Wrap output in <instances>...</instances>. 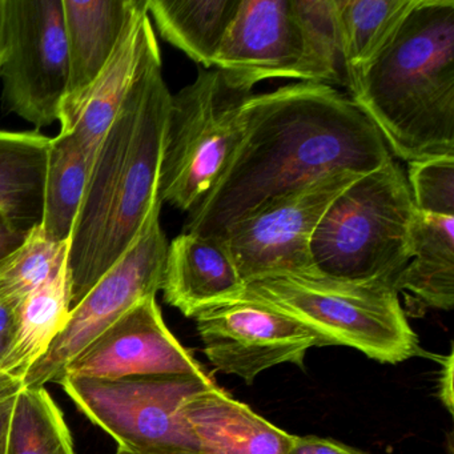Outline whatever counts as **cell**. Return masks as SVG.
I'll list each match as a JSON object with an SVG mask.
<instances>
[{
	"instance_id": "14",
	"label": "cell",
	"mask_w": 454,
	"mask_h": 454,
	"mask_svg": "<svg viewBox=\"0 0 454 454\" xmlns=\"http://www.w3.org/2000/svg\"><path fill=\"white\" fill-rule=\"evenodd\" d=\"M160 49L147 7L137 12L119 41L113 57L92 82L59 134L70 137L84 153L97 156L103 137L118 115L145 62Z\"/></svg>"
},
{
	"instance_id": "13",
	"label": "cell",
	"mask_w": 454,
	"mask_h": 454,
	"mask_svg": "<svg viewBox=\"0 0 454 454\" xmlns=\"http://www.w3.org/2000/svg\"><path fill=\"white\" fill-rule=\"evenodd\" d=\"M158 374L208 373L169 331L156 297H147L79 352L59 381L65 376L116 380Z\"/></svg>"
},
{
	"instance_id": "4",
	"label": "cell",
	"mask_w": 454,
	"mask_h": 454,
	"mask_svg": "<svg viewBox=\"0 0 454 454\" xmlns=\"http://www.w3.org/2000/svg\"><path fill=\"white\" fill-rule=\"evenodd\" d=\"M214 68L249 91L270 79L345 86L334 0H240Z\"/></svg>"
},
{
	"instance_id": "28",
	"label": "cell",
	"mask_w": 454,
	"mask_h": 454,
	"mask_svg": "<svg viewBox=\"0 0 454 454\" xmlns=\"http://www.w3.org/2000/svg\"><path fill=\"white\" fill-rule=\"evenodd\" d=\"M288 454H368L332 438L318 435H294Z\"/></svg>"
},
{
	"instance_id": "12",
	"label": "cell",
	"mask_w": 454,
	"mask_h": 454,
	"mask_svg": "<svg viewBox=\"0 0 454 454\" xmlns=\"http://www.w3.org/2000/svg\"><path fill=\"white\" fill-rule=\"evenodd\" d=\"M195 320L209 363L248 385L281 364L304 368L308 350L318 345L316 334L299 321L246 297L208 308Z\"/></svg>"
},
{
	"instance_id": "3",
	"label": "cell",
	"mask_w": 454,
	"mask_h": 454,
	"mask_svg": "<svg viewBox=\"0 0 454 454\" xmlns=\"http://www.w3.org/2000/svg\"><path fill=\"white\" fill-rule=\"evenodd\" d=\"M347 87L392 156H454V0H416Z\"/></svg>"
},
{
	"instance_id": "24",
	"label": "cell",
	"mask_w": 454,
	"mask_h": 454,
	"mask_svg": "<svg viewBox=\"0 0 454 454\" xmlns=\"http://www.w3.org/2000/svg\"><path fill=\"white\" fill-rule=\"evenodd\" d=\"M4 454H75L65 417L44 387H23L18 395Z\"/></svg>"
},
{
	"instance_id": "16",
	"label": "cell",
	"mask_w": 454,
	"mask_h": 454,
	"mask_svg": "<svg viewBox=\"0 0 454 454\" xmlns=\"http://www.w3.org/2000/svg\"><path fill=\"white\" fill-rule=\"evenodd\" d=\"M147 0H63L70 79L59 123L73 115L92 82L113 57L127 26Z\"/></svg>"
},
{
	"instance_id": "22",
	"label": "cell",
	"mask_w": 454,
	"mask_h": 454,
	"mask_svg": "<svg viewBox=\"0 0 454 454\" xmlns=\"http://www.w3.org/2000/svg\"><path fill=\"white\" fill-rule=\"evenodd\" d=\"M416 0H334L345 86L384 49Z\"/></svg>"
},
{
	"instance_id": "26",
	"label": "cell",
	"mask_w": 454,
	"mask_h": 454,
	"mask_svg": "<svg viewBox=\"0 0 454 454\" xmlns=\"http://www.w3.org/2000/svg\"><path fill=\"white\" fill-rule=\"evenodd\" d=\"M405 175L416 211L454 216V156L409 161Z\"/></svg>"
},
{
	"instance_id": "31",
	"label": "cell",
	"mask_w": 454,
	"mask_h": 454,
	"mask_svg": "<svg viewBox=\"0 0 454 454\" xmlns=\"http://www.w3.org/2000/svg\"><path fill=\"white\" fill-rule=\"evenodd\" d=\"M453 371L454 356L451 350L449 355L441 358L440 379H438V397L442 401L449 413H453L454 409Z\"/></svg>"
},
{
	"instance_id": "15",
	"label": "cell",
	"mask_w": 454,
	"mask_h": 454,
	"mask_svg": "<svg viewBox=\"0 0 454 454\" xmlns=\"http://www.w3.org/2000/svg\"><path fill=\"white\" fill-rule=\"evenodd\" d=\"M246 283L220 239L185 233L168 244L163 291L167 304L185 317L238 300Z\"/></svg>"
},
{
	"instance_id": "9",
	"label": "cell",
	"mask_w": 454,
	"mask_h": 454,
	"mask_svg": "<svg viewBox=\"0 0 454 454\" xmlns=\"http://www.w3.org/2000/svg\"><path fill=\"white\" fill-rule=\"evenodd\" d=\"M4 99L42 129L59 121L70 79L63 0H4Z\"/></svg>"
},
{
	"instance_id": "17",
	"label": "cell",
	"mask_w": 454,
	"mask_h": 454,
	"mask_svg": "<svg viewBox=\"0 0 454 454\" xmlns=\"http://www.w3.org/2000/svg\"><path fill=\"white\" fill-rule=\"evenodd\" d=\"M184 416L198 454H288L294 434L254 413L214 385L193 395Z\"/></svg>"
},
{
	"instance_id": "27",
	"label": "cell",
	"mask_w": 454,
	"mask_h": 454,
	"mask_svg": "<svg viewBox=\"0 0 454 454\" xmlns=\"http://www.w3.org/2000/svg\"><path fill=\"white\" fill-rule=\"evenodd\" d=\"M22 389V380L0 371V454H4L6 450L10 421L18 395Z\"/></svg>"
},
{
	"instance_id": "1",
	"label": "cell",
	"mask_w": 454,
	"mask_h": 454,
	"mask_svg": "<svg viewBox=\"0 0 454 454\" xmlns=\"http://www.w3.org/2000/svg\"><path fill=\"white\" fill-rule=\"evenodd\" d=\"M379 129L336 87L299 82L254 94L240 142L185 233L222 239L278 199L333 174L364 175L392 159Z\"/></svg>"
},
{
	"instance_id": "21",
	"label": "cell",
	"mask_w": 454,
	"mask_h": 454,
	"mask_svg": "<svg viewBox=\"0 0 454 454\" xmlns=\"http://www.w3.org/2000/svg\"><path fill=\"white\" fill-rule=\"evenodd\" d=\"M67 262L20 307L17 334L0 371L22 380L63 331L71 312Z\"/></svg>"
},
{
	"instance_id": "29",
	"label": "cell",
	"mask_w": 454,
	"mask_h": 454,
	"mask_svg": "<svg viewBox=\"0 0 454 454\" xmlns=\"http://www.w3.org/2000/svg\"><path fill=\"white\" fill-rule=\"evenodd\" d=\"M20 307L0 302V364L4 363L14 342L20 320Z\"/></svg>"
},
{
	"instance_id": "7",
	"label": "cell",
	"mask_w": 454,
	"mask_h": 454,
	"mask_svg": "<svg viewBox=\"0 0 454 454\" xmlns=\"http://www.w3.org/2000/svg\"><path fill=\"white\" fill-rule=\"evenodd\" d=\"M254 91L216 68H199L192 83L172 95L159 177L161 203L190 212L217 182L244 129Z\"/></svg>"
},
{
	"instance_id": "23",
	"label": "cell",
	"mask_w": 454,
	"mask_h": 454,
	"mask_svg": "<svg viewBox=\"0 0 454 454\" xmlns=\"http://www.w3.org/2000/svg\"><path fill=\"white\" fill-rule=\"evenodd\" d=\"M94 160L67 135L52 137L41 224L44 238L51 243L70 240Z\"/></svg>"
},
{
	"instance_id": "10",
	"label": "cell",
	"mask_w": 454,
	"mask_h": 454,
	"mask_svg": "<svg viewBox=\"0 0 454 454\" xmlns=\"http://www.w3.org/2000/svg\"><path fill=\"white\" fill-rule=\"evenodd\" d=\"M161 206V201L153 206L137 240L73 307L63 331L23 377V387L59 381L66 365L90 342L140 300L161 291L169 244L160 224Z\"/></svg>"
},
{
	"instance_id": "18",
	"label": "cell",
	"mask_w": 454,
	"mask_h": 454,
	"mask_svg": "<svg viewBox=\"0 0 454 454\" xmlns=\"http://www.w3.org/2000/svg\"><path fill=\"white\" fill-rule=\"evenodd\" d=\"M419 308L454 307V216L416 212L411 233V260L395 280Z\"/></svg>"
},
{
	"instance_id": "33",
	"label": "cell",
	"mask_w": 454,
	"mask_h": 454,
	"mask_svg": "<svg viewBox=\"0 0 454 454\" xmlns=\"http://www.w3.org/2000/svg\"><path fill=\"white\" fill-rule=\"evenodd\" d=\"M115 454H137V453H132V451L124 450V449H118V451H116Z\"/></svg>"
},
{
	"instance_id": "5",
	"label": "cell",
	"mask_w": 454,
	"mask_h": 454,
	"mask_svg": "<svg viewBox=\"0 0 454 454\" xmlns=\"http://www.w3.org/2000/svg\"><path fill=\"white\" fill-rule=\"evenodd\" d=\"M240 297L299 321L316 334L317 347L353 348L382 364L403 363L421 353L419 336L390 281L272 276L247 284Z\"/></svg>"
},
{
	"instance_id": "2",
	"label": "cell",
	"mask_w": 454,
	"mask_h": 454,
	"mask_svg": "<svg viewBox=\"0 0 454 454\" xmlns=\"http://www.w3.org/2000/svg\"><path fill=\"white\" fill-rule=\"evenodd\" d=\"M171 97L158 49L95 156L68 246L71 307L126 254L161 201L159 177Z\"/></svg>"
},
{
	"instance_id": "8",
	"label": "cell",
	"mask_w": 454,
	"mask_h": 454,
	"mask_svg": "<svg viewBox=\"0 0 454 454\" xmlns=\"http://www.w3.org/2000/svg\"><path fill=\"white\" fill-rule=\"evenodd\" d=\"M59 384L119 449L137 454H198L184 406L216 382L209 374H158L116 380L65 376Z\"/></svg>"
},
{
	"instance_id": "32",
	"label": "cell",
	"mask_w": 454,
	"mask_h": 454,
	"mask_svg": "<svg viewBox=\"0 0 454 454\" xmlns=\"http://www.w3.org/2000/svg\"><path fill=\"white\" fill-rule=\"evenodd\" d=\"M4 57V0H0V63Z\"/></svg>"
},
{
	"instance_id": "11",
	"label": "cell",
	"mask_w": 454,
	"mask_h": 454,
	"mask_svg": "<svg viewBox=\"0 0 454 454\" xmlns=\"http://www.w3.org/2000/svg\"><path fill=\"white\" fill-rule=\"evenodd\" d=\"M360 175L333 172L238 223L220 240L249 284L272 276H315L310 243L332 201Z\"/></svg>"
},
{
	"instance_id": "6",
	"label": "cell",
	"mask_w": 454,
	"mask_h": 454,
	"mask_svg": "<svg viewBox=\"0 0 454 454\" xmlns=\"http://www.w3.org/2000/svg\"><path fill=\"white\" fill-rule=\"evenodd\" d=\"M405 172L395 160L360 175L321 217L310 243L313 267L334 280H397L411 260L416 216Z\"/></svg>"
},
{
	"instance_id": "30",
	"label": "cell",
	"mask_w": 454,
	"mask_h": 454,
	"mask_svg": "<svg viewBox=\"0 0 454 454\" xmlns=\"http://www.w3.org/2000/svg\"><path fill=\"white\" fill-rule=\"evenodd\" d=\"M30 232L18 228L6 215L0 212V262L20 248Z\"/></svg>"
},
{
	"instance_id": "19",
	"label": "cell",
	"mask_w": 454,
	"mask_h": 454,
	"mask_svg": "<svg viewBox=\"0 0 454 454\" xmlns=\"http://www.w3.org/2000/svg\"><path fill=\"white\" fill-rule=\"evenodd\" d=\"M50 145L38 132L0 131V212L27 232L43 220Z\"/></svg>"
},
{
	"instance_id": "25",
	"label": "cell",
	"mask_w": 454,
	"mask_h": 454,
	"mask_svg": "<svg viewBox=\"0 0 454 454\" xmlns=\"http://www.w3.org/2000/svg\"><path fill=\"white\" fill-rule=\"evenodd\" d=\"M68 246L51 243L41 227L34 228L20 248L0 262V302L20 307L67 262Z\"/></svg>"
},
{
	"instance_id": "20",
	"label": "cell",
	"mask_w": 454,
	"mask_h": 454,
	"mask_svg": "<svg viewBox=\"0 0 454 454\" xmlns=\"http://www.w3.org/2000/svg\"><path fill=\"white\" fill-rule=\"evenodd\" d=\"M239 4L240 0H148V15L164 41L209 70Z\"/></svg>"
}]
</instances>
